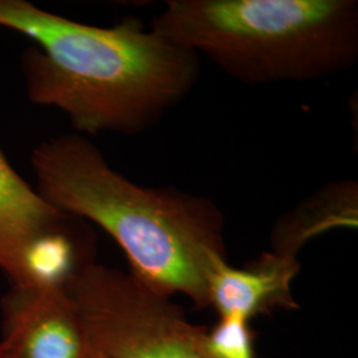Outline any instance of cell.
Here are the masks:
<instances>
[{"instance_id":"cell-3","label":"cell","mask_w":358,"mask_h":358,"mask_svg":"<svg viewBox=\"0 0 358 358\" xmlns=\"http://www.w3.org/2000/svg\"><path fill=\"white\" fill-rule=\"evenodd\" d=\"M152 29L248 85L320 80L358 60L356 0H169Z\"/></svg>"},{"instance_id":"cell-11","label":"cell","mask_w":358,"mask_h":358,"mask_svg":"<svg viewBox=\"0 0 358 358\" xmlns=\"http://www.w3.org/2000/svg\"><path fill=\"white\" fill-rule=\"evenodd\" d=\"M0 358H3V356H1V352H0Z\"/></svg>"},{"instance_id":"cell-9","label":"cell","mask_w":358,"mask_h":358,"mask_svg":"<svg viewBox=\"0 0 358 358\" xmlns=\"http://www.w3.org/2000/svg\"><path fill=\"white\" fill-rule=\"evenodd\" d=\"M203 349L208 358H255L254 332L250 322L219 317L211 331H205Z\"/></svg>"},{"instance_id":"cell-10","label":"cell","mask_w":358,"mask_h":358,"mask_svg":"<svg viewBox=\"0 0 358 358\" xmlns=\"http://www.w3.org/2000/svg\"><path fill=\"white\" fill-rule=\"evenodd\" d=\"M99 358H105V357H103V356H101V355H100V356H99Z\"/></svg>"},{"instance_id":"cell-8","label":"cell","mask_w":358,"mask_h":358,"mask_svg":"<svg viewBox=\"0 0 358 358\" xmlns=\"http://www.w3.org/2000/svg\"><path fill=\"white\" fill-rule=\"evenodd\" d=\"M357 222V182L352 179L333 182L276 222L271 234L272 252L297 257L313 238L340 227L356 229Z\"/></svg>"},{"instance_id":"cell-6","label":"cell","mask_w":358,"mask_h":358,"mask_svg":"<svg viewBox=\"0 0 358 358\" xmlns=\"http://www.w3.org/2000/svg\"><path fill=\"white\" fill-rule=\"evenodd\" d=\"M73 226L75 217L50 205L0 149V271L11 287L36 284Z\"/></svg>"},{"instance_id":"cell-4","label":"cell","mask_w":358,"mask_h":358,"mask_svg":"<svg viewBox=\"0 0 358 358\" xmlns=\"http://www.w3.org/2000/svg\"><path fill=\"white\" fill-rule=\"evenodd\" d=\"M64 289L103 357L208 358L206 329L130 272L83 262Z\"/></svg>"},{"instance_id":"cell-5","label":"cell","mask_w":358,"mask_h":358,"mask_svg":"<svg viewBox=\"0 0 358 358\" xmlns=\"http://www.w3.org/2000/svg\"><path fill=\"white\" fill-rule=\"evenodd\" d=\"M3 358H99L64 285L11 287L1 299Z\"/></svg>"},{"instance_id":"cell-2","label":"cell","mask_w":358,"mask_h":358,"mask_svg":"<svg viewBox=\"0 0 358 358\" xmlns=\"http://www.w3.org/2000/svg\"><path fill=\"white\" fill-rule=\"evenodd\" d=\"M31 166L38 194L66 215L103 229L136 279L167 297L185 294L196 307H210L207 272L226 257V220L211 199L137 185L77 133L38 143Z\"/></svg>"},{"instance_id":"cell-1","label":"cell","mask_w":358,"mask_h":358,"mask_svg":"<svg viewBox=\"0 0 358 358\" xmlns=\"http://www.w3.org/2000/svg\"><path fill=\"white\" fill-rule=\"evenodd\" d=\"M0 27L35 41L22 55L29 101L63 112L81 136L140 134L196 85L195 52L136 17L84 24L27 0H0Z\"/></svg>"},{"instance_id":"cell-7","label":"cell","mask_w":358,"mask_h":358,"mask_svg":"<svg viewBox=\"0 0 358 358\" xmlns=\"http://www.w3.org/2000/svg\"><path fill=\"white\" fill-rule=\"evenodd\" d=\"M297 257L263 252L243 268L217 259L207 272L208 304L219 317L252 320L275 309H297L292 282L300 272Z\"/></svg>"}]
</instances>
